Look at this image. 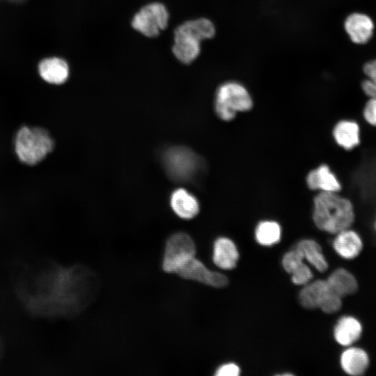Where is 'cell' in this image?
<instances>
[{"label":"cell","mask_w":376,"mask_h":376,"mask_svg":"<svg viewBox=\"0 0 376 376\" xmlns=\"http://www.w3.org/2000/svg\"><path fill=\"white\" fill-rule=\"evenodd\" d=\"M344 29L350 40L356 45H365L373 36L375 24L367 14L354 12L348 15L343 24Z\"/></svg>","instance_id":"cell-11"},{"label":"cell","mask_w":376,"mask_h":376,"mask_svg":"<svg viewBox=\"0 0 376 376\" xmlns=\"http://www.w3.org/2000/svg\"><path fill=\"white\" fill-rule=\"evenodd\" d=\"M252 106L251 95L247 89L237 81H226L217 89L214 109L217 116L223 120H231L237 112L249 111Z\"/></svg>","instance_id":"cell-6"},{"label":"cell","mask_w":376,"mask_h":376,"mask_svg":"<svg viewBox=\"0 0 376 376\" xmlns=\"http://www.w3.org/2000/svg\"><path fill=\"white\" fill-rule=\"evenodd\" d=\"M313 203V221L321 230L336 234L349 228L354 221L352 203L336 192L321 191Z\"/></svg>","instance_id":"cell-3"},{"label":"cell","mask_w":376,"mask_h":376,"mask_svg":"<svg viewBox=\"0 0 376 376\" xmlns=\"http://www.w3.org/2000/svg\"><path fill=\"white\" fill-rule=\"evenodd\" d=\"M333 247L337 254L347 260L357 257L363 249L361 237L350 228L336 233Z\"/></svg>","instance_id":"cell-13"},{"label":"cell","mask_w":376,"mask_h":376,"mask_svg":"<svg viewBox=\"0 0 376 376\" xmlns=\"http://www.w3.org/2000/svg\"><path fill=\"white\" fill-rule=\"evenodd\" d=\"M193 239L184 232L170 235L165 243L162 259V269L166 273L177 274L196 255Z\"/></svg>","instance_id":"cell-8"},{"label":"cell","mask_w":376,"mask_h":376,"mask_svg":"<svg viewBox=\"0 0 376 376\" xmlns=\"http://www.w3.org/2000/svg\"><path fill=\"white\" fill-rule=\"evenodd\" d=\"M54 148V141L43 127L22 125L16 132L13 149L18 160L27 166L42 162Z\"/></svg>","instance_id":"cell-4"},{"label":"cell","mask_w":376,"mask_h":376,"mask_svg":"<svg viewBox=\"0 0 376 376\" xmlns=\"http://www.w3.org/2000/svg\"><path fill=\"white\" fill-rule=\"evenodd\" d=\"M363 93L370 98H376V82L369 78L361 82Z\"/></svg>","instance_id":"cell-26"},{"label":"cell","mask_w":376,"mask_h":376,"mask_svg":"<svg viewBox=\"0 0 376 376\" xmlns=\"http://www.w3.org/2000/svg\"><path fill=\"white\" fill-rule=\"evenodd\" d=\"M177 274L182 279L196 281L214 288H224L228 283V279L224 274L210 270L196 257L189 260Z\"/></svg>","instance_id":"cell-10"},{"label":"cell","mask_w":376,"mask_h":376,"mask_svg":"<svg viewBox=\"0 0 376 376\" xmlns=\"http://www.w3.org/2000/svg\"><path fill=\"white\" fill-rule=\"evenodd\" d=\"M170 205L174 213L184 219L195 217L200 209L196 198L183 188L173 191L170 198Z\"/></svg>","instance_id":"cell-15"},{"label":"cell","mask_w":376,"mask_h":376,"mask_svg":"<svg viewBox=\"0 0 376 376\" xmlns=\"http://www.w3.org/2000/svg\"><path fill=\"white\" fill-rule=\"evenodd\" d=\"M17 298L32 316L72 317L93 300L98 289L95 273L75 265L65 267L51 260L17 262L11 271Z\"/></svg>","instance_id":"cell-1"},{"label":"cell","mask_w":376,"mask_h":376,"mask_svg":"<svg viewBox=\"0 0 376 376\" xmlns=\"http://www.w3.org/2000/svg\"><path fill=\"white\" fill-rule=\"evenodd\" d=\"M340 361L342 369L350 375H363L369 365L368 354L359 347H349L344 350Z\"/></svg>","instance_id":"cell-18"},{"label":"cell","mask_w":376,"mask_h":376,"mask_svg":"<svg viewBox=\"0 0 376 376\" xmlns=\"http://www.w3.org/2000/svg\"><path fill=\"white\" fill-rule=\"evenodd\" d=\"M240 373V369L237 365L228 363L219 366L216 373L217 376H237Z\"/></svg>","instance_id":"cell-25"},{"label":"cell","mask_w":376,"mask_h":376,"mask_svg":"<svg viewBox=\"0 0 376 376\" xmlns=\"http://www.w3.org/2000/svg\"><path fill=\"white\" fill-rule=\"evenodd\" d=\"M162 159L167 175L178 182L194 180L202 170L201 158L187 147H170L164 151Z\"/></svg>","instance_id":"cell-5"},{"label":"cell","mask_w":376,"mask_h":376,"mask_svg":"<svg viewBox=\"0 0 376 376\" xmlns=\"http://www.w3.org/2000/svg\"><path fill=\"white\" fill-rule=\"evenodd\" d=\"M70 71L67 61L56 56L45 57L38 64V72L41 79L53 86L65 84L70 77Z\"/></svg>","instance_id":"cell-12"},{"label":"cell","mask_w":376,"mask_h":376,"mask_svg":"<svg viewBox=\"0 0 376 376\" xmlns=\"http://www.w3.org/2000/svg\"><path fill=\"white\" fill-rule=\"evenodd\" d=\"M362 333L361 322L352 316H343L337 322L334 336L336 341L343 345L349 346L356 342Z\"/></svg>","instance_id":"cell-17"},{"label":"cell","mask_w":376,"mask_h":376,"mask_svg":"<svg viewBox=\"0 0 376 376\" xmlns=\"http://www.w3.org/2000/svg\"><path fill=\"white\" fill-rule=\"evenodd\" d=\"M374 227H375V229L376 230V219H375V224H374Z\"/></svg>","instance_id":"cell-28"},{"label":"cell","mask_w":376,"mask_h":376,"mask_svg":"<svg viewBox=\"0 0 376 376\" xmlns=\"http://www.w3.org/2000/svg\"><path fill=\"white\" fill-rule=\"evenodd\" d=\"M330 288L340 297L354 293L358 288L357 279L344 268H338L326 280Z\"/></svg>","instance_id":"cell-19"},{"label":"cell","mask_w":376,"mask_h":376,"mask_svg":"<svg viewBox=\"0 0 376 376\" xmlns=\"http://www.w3.org/2000/svg\"><path fill=\"white\" fill-rule=\"evenodd\" d=\"M290 274L292 283L299 285H305L308 283L313 277L312 272L306 263H303Z\"/></svg>","instance_id":"cell-23"},{"label":"cell","mask_w":376,"mask_h":376,"mask_svg":"<svg viewBox=\"0 0 376 376\" xmlns=\"http://www.w3.org/2000/svg\"><path fill=\"white\" fill-rule=\"evenodd\" d=\"M334 137L336 143L346 150H351L359 142V127L357 123L341 120L334 127Z\"/></svg>","instance_id":"cell-21"},{"label":"cell","mask_w":376,"mask_h":376,"mask_svg":"<svg viewBox=\"0 0 376 376\" xmlns=\"http://www.w3.org/2000/svg\"><path fill=\"white\" fill-rule=\"evenodd\" d=\"M213 22L206 17L188 19L178 25L173 32L171 52L181 64L189 65L200 56L201 42L215 36Z\"/></svg>","instance_id":"cell-2"},{"label":"cell","mask_w":376,"mask_h":376,"mask_svg":"<svg viewBox=\"0 0 376 376\" xmlns=\"http://www.w3.org/2000/svg\"><path fill=\"white\" fill-rule=\"evenodd\" d=\"M363 117L370 125L376 126V98H370L363 109Z\"/></svg>","instance_id":"cell-24"},{"label":"cell","mask_w":376,"mask_h":376,"mask_svg":"<svg viewBox=\"0 0 376 376\" xmlns=\"http://www.w3.org/2000/svg\"><path fill=\"white\" fill-rule=\"evenodd\" d=\"M239 259V252L235 243L229 238H217L213 246L212 260L216 266L222 269L235 267Z\"/></svg>","instance_id":"cell-14"},{"label":"cell","mask_w":376,"mask_h":376,"mask_svg":"<svg viewBox=\"0 0 376 376\" xmlns=\"http://www.w3.org/2000/svg\"><path fill=\"white\" fill-rule=\"evenodd\" d=\"M306 182L308 187L313 190L337 192L341 189L338 179L325 164L310 171L306 178Z\"/></svg>","instance_id":"cell-16"},{"label":"cell","mask_w":376,"mask_h":376,"mask_svg":"<svg viewBox=\"0 0 376 376\" xmlns=\"http://www.w3.org/2000/svg\"><path fill=\"white\" fill-rule=\"evenodd\" d=\"M170 14L162 2L153 1L141 6L133 15L130 25L134 31L148 38H155L169 25Z\"/></svg>","instance_id":"cell-7"},{"label":"cell","mask_w":376,"mask_h":376,"mask_svg":"<svg viewBox=\"0 0 376 376\" xmlns=\"http://www.w3.org/2000/svg\"><path fill=\"white\" fill-rule=\"evenodd\" d=\"M337 296L326 280L319 279L304 285L299 293V301L305 308H319L324 311L331 306Z\"/></svg>","instance_id":"cell-9"},{"label":"cell","mask_w":376,"mask_h":376,"mask_svg":"<svg viewBox=\"0 0 376 376\" xmlns=\"http://www.w3.org/2000/svg\"><path fill=\"white\" fill-rule=\"evenodd\" d=\"M281 230L280 225L274 221L260 222L255 231L256 240L263 246H272L281 239Z\"/></svg>","instance_id":"cell-22"},{"label":"cell","mask_w":376,"mask_h":376,"mask_svg":"<svg viewBox=\"0 0 376 376\" xmlns=\"http://www.w3.org/2000/svg\"><path fill=\"white\" fill-rule=\"evenodd\" d=\"M296 249L314 268L320 272L328 268V263L322 253L321 246L313 240L305 239L299 241Z\"/></svg>","instance_id":"cell-20"},{"label":"cell","mask_w":376,"mask_h":376,"mask_svg":"<svg viewBox=\"0 0 376 376\" xmlns=\"http://www.w3.org/2000/svg\"><path fill=\"white\" fill-rule=\"evenodd\" d=\"M363 71L367 78L376 82V58L366 62L363 66Z\"/></svg>","instance_id":"cell-27"}]
</instances>
